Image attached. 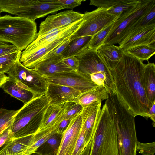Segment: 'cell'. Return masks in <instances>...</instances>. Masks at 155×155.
Wrapping results in <instances>:
<instances>
[{"label": "cell", "mask_w": 155, "mask_h": 155, "mask_svg": "<svg viewBox=\"0 0 155 155\" xmlns=\"http://www.w3.org/2000/svg\"><path fill=\"white\" fill-rule=\"evenodd\" d=\"M143 61L124 51L116 67L110 71L116 94L127 109L135 117L148 118V111L152 105L144 89Z\"/></svg>", "instance_id": "6da1fadb"}, {"label": "cell", "mask_w": 155, "mask_h": 155, "mask_svg": "<svg viewBox=\"0 0 155 155\" xmlns=\"http://www.w3.org/2000/svg\"><path fill=\"white\" fill-rule=\"evenodd\" d=\"M105 103L116 130L118 155H136L138 141L135 117L127 109L116 94L109 93Z\"/></svg>", "instance_id": "7a4b0ae2"}, {"label": "cell", "mask_w": 155, "mask_h": 155, "mask_svg": "<svg viewBox=\"0 0 155 155\" xmlns=\"http://www.w3.org/2000/svg\"><path fill=\"white\" fill-rule=\"evenodd\" d=\"M49 105L46 93L24 104L15 115L10 126L14 138L34 135Z\"/></svg>", "instance_id": "3957f363"}, {"label": "cell", "mask_w": 155, "mask_h": 155, "mask_svg": "<svg viewBox=\"0 0 155 155\" xmlns=\"http://www.w3.org/2000/svg\"><path fill=\"white\" fill-rule=\"evenodd\" d=\"M37 35L35 21L18 16H0V41L11 43L22 51Z\"/></svg>", "instance_id": "277c9868"}, {"label": "cell", "mask_w": 155, "mask_h": 155, "mask_svg": "<svg viewBox=\"0 0 155 155\" xmlns=\"http://www.w3.org/2000/svg\"><path fill=\"white\" fill-rule=\"evenodd\" d=\"M89 155H118L117 133L105 103L97 119Z\"/></svg>", "instance_id": "5b68a950"}, {"label": "cell", "mask_w": 155, "mask_h": 155, "mask_svg": "<svg viewBox=\"0 0 155 155\" xmlns=\"http://www.w3.org/2000/svg\"><path fill=\"white\" fill-rule=\"evenodd\" d=\"M76 57L79 61L78 71L88 76L98 86L104 87L109 93L116 94L110 71L99 57L97 50L87 47Z\"/></svg>", "instance_id": "8992f818"}, {"label": "cell", "mask_w": 155, "mask_h": 155, "mask_svg": "<svg viewBox=\"0 0 155 155\" xmlns=\"http://www.w3.org/2000/svg\"><path fill=\"white\" fill-rule=\"evenodd\" d=\"M154 6L155 0H141L140 6L134 12L114 21L102 45H120L127 38L137 23Z\"/></svg>", "instance_id": "52a82bcc"}, {"label": "cell", "mask_w": 155, "mask_h": 155, "mask_svg": "<svg viewBox=\"0 0 155 155\" xmlns=\"http://www.w3.org/2000/svg\"><path fill=\"white\" fill-rule=\"evenodd\" d=\"M6 73L23 88L33 92L36 97L46 93L48 82L41 75L23 65L20 60Z\"/></svg>", "instance_id": "ba28073f"}, {"label": "cell", "mask_w": 155, "mask_h": 155, "mask_svg": "<svg viewBox=\"0 0 155 155\" xmlns=\"http://www.w3.org/2000/svg\"><path fill=\"white\" fill-rule=\"evenodd\" d=\"M83 21L74 35L75 38L91 36L114 22L118 17L109 13L107 9L98 8L83 14Z\"/></svg>", "instance_id": "9c48e42d"}, {"label": "cell", "mask_w": 155, "mask_h": 155, "mask_svg": "<svg viewBox=\"0 0 155 155\" xmlns=\"http://www.w3.org/2000/svg\"><path fill=\"white\" fill-rule=\"evenodd\" d=\"M43 76L48 82L69 87L81 94L99 86L93 82L88 76L79 71L63 72Z\"/></svg>", "instance_id": "30bf717a"}, {"label": "cell", "mask_w": 155, "mask_h": 155, "mask_svg": "<svg viewBox=\"0 0 155 155\" xmlns=\"http://www.w3.org/2000/svg\"><path fill=\"white\" fill-rule=\"evenodd\" d=\"M83 21V18L68 25L53 29L37 36L21 52V56L26 55L35 52L60 38L73 35L79 28Z\"/></svg>", "instance_id": "8fae6325"}, {"label": "cell", "mask_w": 155, "mask_h": 155, "mask_svg": "<svg viewBox=\"0 0 155 155\" xmlns=\"http://www.w3.org/2000/svg\"><path fill=\"white\" fill-rule=\"evenodd\" d=\"M81 112L74 115L70 120L62 134L60 145L54 155H72L81 131Z\"/></svg>", "instance_id": "7c38bea8"}, {"label": "cell", "mask_w": 155, "mask_h": 155, "mask_svg": "<svg viewBox=\"0 0 155 155\" xmlns=\"http://www.w3.org/2000/svg\"><path fill=\"white\" fill-rule=\"evenodd\" d=\"M83 14L72 10L48 15L41 23L37 36H40L53 29L70 25L83 18Z\"/></svg>", "instance_id": "4fadbf2b"}, {"label": "cell", "mask_w": 155, "mask_h": 155, "mask_svg": "<svg viewBox=\"0 0 155 155\" xmlns=\"http://www.w3.org/2000/svg\"><path fill=\"white\" fill-rule=\"evenodd\" d=\"M64 9L63 6L57 0H38L30 6L24 7L18 16L35 21L47 15Z\"/></svg>", "instance_id": "5bb4252c"}, {"label": "cell", "mask_w": 155, "mask_h": 155, "mask_svg": "<svg viewBox=\"0 0 155 155\" xmlns=\"http://www.w3.org/2000/svg\"><path fill=\"white\" fill-rule=\"evenodd\" d=\"M48 83L46 94L50 105H58L70 101L76 102L81 94L69 87Z\"/></svg>", "instance_id": "9a60e30c"}, {"label": "cell", "mask_w": 155, "mask_h": 155, "mask_svg": "<svg viewBox=\"0 0 155 155\" xmlns=\"http://www.w3.org/2000/svg\"><path fill=\"white\" fill-rule=\"evenodd\" d=\"M101 101H98L83 108L81 115L82 129L84 133L85 142L87 145L91 141L96 121L101 109Z\"/></svg>", "instance_id": "2e32d148"}, {"label": "cell", "mask_w": 155, "mask_h": 155, "mask_svg": "<svg viewBox=\"0 0 155 155\" xmlns=\"http://www.w3.org/2000/svg\"><path fill=\"white\" fill-rule=\"evenodd\" d=\"M155 24L149 25L125 40L119 45L125 51L133 47L143 45H155Z\"/></svg>", "instance_id": "e0dca14e"}, {"label": "cell", "mask_w": 155, "mask_h": 155, "mask_svg": "<svg viewBox=\"0 0 155 155\" xmlns=\"http://www.w3.org/2000/svg\"><path fill=\"white\" fill-rule=\"evenodd\" d=\"M71 36L60 38L35 52L26 55L21 56L20 62L25 67L33 69L45 56L62 45Z\"/></svg>", "instance_id": "ac0fdd59"}, {"label": "cell", "mask_w": 155, "mask_h": 155, "mask_svg": "<svg viewBox=\"0 0 155 155\" xmlns=\"http://www.w3.org/2000/svg\"><path fill=\"white\" fill-rule=\"evenodd\" d=\"M61 54L42 61L32 69L42 76L72 70L64 62Z\"/></svg>", "instance_id": "d6986e66"}, {"label": "cell", "mask_w": 155, "mask_h": 155, "mask_svg": "<svg viewBox=\"0 0 155 155\" xmlns=\"http://www.w3.org/2000/svg\"><path fill=\"white\" fill-rule=\"evenodd\" d=\"M97 51L99 57L110 71L116 67L124 52L119 46L109 44L101 45Z\"/></svg>", "instance_id": "ffe728a7"}, {"label": "cell", "mask_w": 155, "mask_h": 155, "mask_svg": "<svg viewBox=\"0 0 155 155\" xmlns=\"http://www.w3.org/2000/svg\"><path fill=\"white\" fill-rule=\"evenodd\" d=\"M64 104L49 105L44 113L39 128L35 134L48 129L62 121L61 116L64 111Z\"/></svg>", "instance_id": "44dd1931"}, {"label": "cell", "mask_w": 155, "mask_h": 155, "mask_svg": "<svg viewBox=\"0 0 155 155\" xmlns=\"http://www.w3.org/2000/svg\"><path fill=\"white\" fill-rule=\"evenodd\" d=\"M1 88L6 93L21 101L24 104L36 97L33 92L20 86L15 80L10 77Z\"/></svg>", "instance_id": "7402d4cb"}, {"label": "cell", "mask_w": 155, "mask_h": 155, "mask_svg": "<svg viewBox=\"0 0 155 155\" xmlns=\"http://www.w3.org/2000/svg\"><path fill=\"white\" fill-rule=\"evenodd\" d=\"M143 82L146 97L151 105L155 102V65L148 62L145 64L143 72Z\"/></svg>", "instance_id": "603a6c76"}, {"label": "cell", "mask_w": 155, "mask_h": 155, "mask_svg": "<svg viewBox=\"0 0 155 155\" xmlns=\"http://www.w3.org/2000/svg\"><path fill=\"white\" fill-rule=\"evenodd\" d=\"M109 92L104 86H98L87 92L81 94L76 102L83 108L98 101L106 100Z\"/></svg>", "instance_id": "cb8c5ba5"}, {"label": "cell", "mask_w": 155, "mask_h": 155, "mask_svg": "<svg viewBox=\"0 0 155 155\" xmlns=\"http://www.w3.org/2000/svg\"><path fill=\"white\" fill-rule=\"evenodd\" d=\"M141 0H120L114 6L107 9L110 14L118 17V18L131 14L140 7Z\"/></svg>", "instance_id": "d4e9b609"}, {"label": "cell", "mask_w": 155, "mask_h": 155, "mask_svg": "<svg viewBox=\"0 0 155 155\" xmlns=\"http://www.w3.org/2000/svg\"><path fill=\"white\" fill-rule=\"evenodd\" d=\"M92 37L91 36H87L75 38L74 36L61 54V55L63 58L76 56L87 47Z\"/></svg>", "instance_id": "484cf974"}, {"label": "cell", "mask_w": 155, "mask_h": 155, "mask_svg": "<svg viewBox=\"0 0 155 155\" xmlns=\"http://www.w3.org/2000/svg\"><path fill=\"white\" fill-rule=\"evenodd\" d=\"M60 123L34 134L32 144L24 155H30L35 153L38 149L54 134L56 133L59 134L58 127Z\"/></svg>", "instance_id": "4316f807"}, {"label": "cell", "mask_w": 155, "mask_h": 155, "mask_svg": "<svg viewBox=\"0 0 155 155\" xmlns=\"http://www.w3.org/2000/svg\"><path fill=\"white\" fill-rule=\"evenodd\" d=\"M34 135L15 138L8 145L7 150L10 155H24L33 143Z\"/></svg>", "instance_id": "83f0119b"}, {"label": "cell", "mask_w": 155, "mask_h": 155, "mask_svg": "<svg viewBox=\"0 0 155 155\" xmlns=\"http://www.w3.org/2000/svg\"><path fill=\"white\" fill-rule=\"evenodd\" d=\"M125 51L142 61H148L155 54V45H143L136 46Z\"/></svg>", "instance_id": "f1b7e54d"}, {"label": "cell", "mask_w": 155, "mask_h": 155, "mask_svg": "<svg viewBox=\"0 0 155 155\" xmlns=\"http://www.w3.org/2000/svg\"><path fill=\"white\" fill-rule=\"evenodd\" d=\"M154 24H155V6H153L137 23L129 35L124 41L131 37L144 28Z\"/></svg>", "instance_id": "f546056e"}, {"label": "cell", "mask_w": 155, "mask_h": 155, "mask_svg": "<svg viewBox=\"0 0 155 155\" xmlns=\"http://www.w3.org/2000/svg\"><path fill=\"white\" fill-rule=\"evenodd\" d=\"M21 52L18 50L0 56V65L5 73L20 60Z\"/></svg>", "instance_id": "4dcf8cb0"}, {"label": "cell", "mask_w": 155, "mask_h": 155, "mask_svg": "<svg viewBox=\"0 0 155 155\" xmlns=\"http://www.w3.org/2000/svg\"><path fill=\"white\" fill-rule=\"evenodd\" d=\"M19 110L0 108V135L11 125Z\"/></svg>", "instance_id": "1f68e13d"}, {"label": "cell", "mask_w": 155, "mask_h": 155, "mask_svg": "<svg viewBox=\"0 0 155 155\" xmlns=\"http://www.w3.org/2000/svg\"><path fill=\"white\" fill-rule=\"evenodd\" d=\"M114 22L94 35L92 36L87 48L97 50L102 45L103 41L113 27Z\"/></svg>", "instance_id": "d6a6232c"}, {"label": "cell", "mask_w": 155, "mask_h": 155, "mask_svg": "<svg viewBox=\"0 0 155 155\" xmlns=\"http://www.w3.org/2000/svg\"><path fill=\"white\" fill-rule=\"evenodd\" d=\"M83 107L81 105L74 101L65 103L64 111L61 116L62 120H71L77 114L81 112Z\"/></svg>", "instance_id": "836d02e7"}, {"label": "cell", "mask_w": 155, "mask_h": 155, "mask_svg": "<svg viewBox=\"0 0 155 155\" xmlns=\"http://www.w3.org/2000/svg\"><path fill=\"white\" fill-rule=\"evenodd\" d=\"M137 151L142 155H154L155 142L144 143L138 141Z\"/></svg>", "instance_id": "e575fe53"}, {"label": "cell", "mask_w": 155, "mask_h": 155, "mask_svg": "<svg viewBox=\"0 0 155 155\" xmlns=\"http://www.w3.org/2000/svg\"><path fill=\"white\" fill-rule=\"evenodd\" d=\"M11 126L0 135V151L3 149L14 139L11 130Z\"/></svg>", "instance_id": "d590c367"}, {"label": "cell", "mask_w": 155, "mask_h": 155, "mask_svg": "<svg viewBox=\"0 0 155 155\" xmlns=\"http://www.w3.org/2000/svg\"><path fill=\"white\" fill-rule=\"evenodd\" d=\"M120 0H91L90 5L98 8H103L109 9L114 6Z\"/></svg>", "instance_id": "8d00e7d4"}, {"label": "cell", "mask_w": 155, "mask_h": 155, "mask_svg": "<svg viewBox=\"0 0 155 155\" xmlns=\"http://www.w3.org/2000/svg\"><path fill=\"white\" fill-rule=\"evenodd\" d=\"M87 145L85 143L84 131L81 128L79 137L71 155H80Z\"/></svg>", "instance_id": "74e56055"}, {"label": "cell", "mask_w": 155, "mask_h": 155, "mask_svg": "<svg viewBox=\"0 0 155 155\" xmlns=\"http://www.w3.org/2000/svg\"><path fill=\"white\" fill-rule=\"evenodd\" d=\"M63 61L64 63L72 70L76 71H78L79 61L76 56L64 58Z\"/></svg>", "instance_id": "f35d334b"}, {"label": "cell", "mask_w": 155, "mask_h": 155, "mask_svg": "<svg viewBox=\"0 0 155 155\" xmlns=\"http://www.w3.org/2000/svg\"><path fill=\"white\" fill-rule=\"evenodd\" d=\"M83 0H57V1L62 5L65 9H72L80 5Z\"/></svg>", "instance_id": "ab89813d"}, {"label": "cell", "mask_w": 155, "mask_h": 155, "mask_svg": "<svg viewBox=\"0 0 155 155\" xmlns=\"http://www.w3.org/2000/svg\"><path fill=\"white\" fill-rule=\"evenodd\" d=\"M18 50L14 45L0 41V56Z\"/></svg>", "instance_id": "60d3db41"}, {"label": "cell", "mask_w": 155, "mask_h": 155, "mask_svg": "<svg viewBox=\"0 0 155 155\" xmlns=\"http://www.w3.org/2000/svg\"><path fill=\"white\" fill-rule=\"evenodd\" d=\"M148 115L153 122V127L155 126V102H153L149 108L148 111Z\"/></svg>", "instance_id": "b9f144b4"}, {"label": "cell", "mask_w": 155, "mask_h": 155, "mask_svg": "<svg viewBox=\"0 0 155 155\" xmlns=\"http://www.w3.org/2000/svg\"><path fill=\"white\" fill-rule=\"evenodd\" d=\"M70 120H62L60 123L58 127L59 134L62 135L63 132L68 126Z\"/></svg>", "instance_id": "7bdbcfd3"}, {"label": "cell", "mask_w": 155, "mask_h": 155, "mask_svg": "<svg viewBox=\"0 0 155 155\" xmlns=\"http://www.w3.org/2000/svg\"><path fill=\"white\" fill-rule=\"evenodd\" d=\"M8 76L4 73H0V88L6 82L8 78Z\"/></svg>", "instance_id": "ee69618b"}, {"label": "cell", "mask_w": 155, "mask_h": 155, "mask_svg": "<svg viewBox=\"0 0 155 155\" xmlns=\"http://www.w3.org/2000/svg\"><path fill=\"white\" fill-rule=\"evenodd\" d=\"M91 144V141L86 146L80 155H89Z\"/></svg>", "instance_id": "f6af8a7d"}, {"label": "cell", "mask_w": 155, "mask_h": 155, "mask_svg": "<svg viewBox=\"0 0 155 155\" xmlns=\"http://www.w3.org/2000/svg\"><path fill=\"white\" fill-rule=\"evenodd\" d=\"M8 145L3 149L0 151V155H10L7 150Z\"/></svg>", "instance_id": "bcb514c9"}, {"label": "cell", "mask_w": 155, "mask_h": 155, "mask_svg": "<svg viewBox=\"0 0 155 155\" xmlns=\"http://www.w3.org/2000/svg\"><path fill=\"white\" fill-rule=\"evenodd\" d=\"M0 73H4V71L2 69L1 66L0 65Z\"/></svg>", "instance_id": "7dc6e473"}, {"label": "cell", "mask_w": 155, "mask_h": 155, "mask_svg": "<svg viewBox=\"0 0 155 155\" xmlns=\"http://www.w3.org/2000/svg\"><path fill=\"white\" fill-rule=\"evenodd\" d=\"M36 155H45L43 154H41L40 153H37Z\"/></svg>", "instance_id": "c3c4849f"}, {"label": "cell", "mask_w": 155, "mask_h": 155, "mask_svg": "<svg viewBox=\"0 0 155 155\" xmlns=\"http://www.w3.org/2000/svg\"><path fill=\"white\" fill-rule=\"evenodd\" d=\"M2 12L1 10V9H0V16H1L0 15H1V14Z\"/></svg>", "instance_id": "681fc988"}, {"label": "cell", "mask_w": 155, "mask_h": 155, "mask_svg": "<svg viewBox=\"0 0 155 155\" xmlns=\"http://www.w3.org/2000/svg\"><path fill=\"white\" fill-rule=\"evenodd\" d=\"M32 154L30 155H32Z\"/></svg>", "instance_id": "f907efd6"}]
</instances>
